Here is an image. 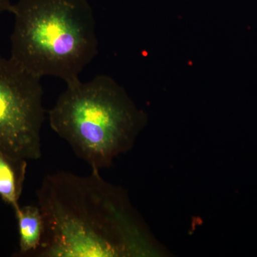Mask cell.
<instances>
[{"mask_svg":"<svg viewBox=\"0 0 257 257\" xmlns=\"http://www.w3.org/2000/svg\"><path fill=\"white\" fill-rule=\"evenodd\" d=\"M43 236L33 257L145 256L152 244L124 189L100 171L79 176L59 171L37 191Z\"/></svg>","mask_w":257,"mask_h":257,"instance_id":"6da1fadb","label":"cell"},{"mask_svg":"<svg viewBox=\"0 0 257 257\" xmlns=\"http://www.w3.org/2000/svg\"><path fill=\"white\" fill-rule=\"evenodd\" d=\"M47 113L52 130L76 156L99 171L133 148L147 121L124 88L104 74L67 83Z\"/></svg>","mask_w":257,"mask_h":257,"instance_id":"7a4b0ae2","label":"cell"},{"mask_svg":"<svg viewBox=\"0 0 257 257\" xmlns=\"http://www.w3.org/2000/svg\"><path fill=\"white\" fill-rule=\"evenodd\" d=\"M11 57L39 78L79 79L98 52L96 22L87 0H18Z\"/></svg>","mask_w":257,"mask_h":257,"instance_id":"3957f363","label":"cell"},{"mask_svg":"<svg viewBox=\"0 0 257 257\" xmlns=\"http://www.w3.org/2000/svg\"><path fill=\"white\" fill-rule=\"evenodd\" d=\"M42 98L41 78L0 57V151L28 162L41 158Z\"/></svg>","mask_w":257,"mask_h":257,"instance_id":"277c9868","label":"cell"},{"mask_svg":"<svg viewBox=\"0 0 257 257\" xmlns=\"http://www.w3.org/2000/svg\"><path fill=\"white\" fill-rule=\"evenodd\" d=\"M18 221L19 251L21 256H31L40 246L44 231V220L38 206L28 205L13 209Z\"/></svg>","mask_w":257,"mask_h":257,"instance_id":"5b68a950","label":"cell"},{"mask_svg":"<svg viewBox=\"0 0 257 257\" xmlns=\"http://www.w3.org/2000/svg\"><path fill=\"white\" fill-rule=\"evenodd\" d=\"M28 161L12 158L0 151V199L13 209L20 206Z\"/></svg>","mask_w":257,"mask_h":257,"instance_id":"8992f818","label":"cell"},{"mask_svg":"<svg viewBox=\"0 0 257 257\" xmlns=\"http://www.w3.org/2000/svg\"><path fill=\"white\" fill-rule=\"evenodd\" d=\"M13 5V0H0V14L5 12H10Z\"/></svg>","mask_w":257,"mask_h":257,"instance_id":"52a82bcc","label":"cell"}]
</instances>
